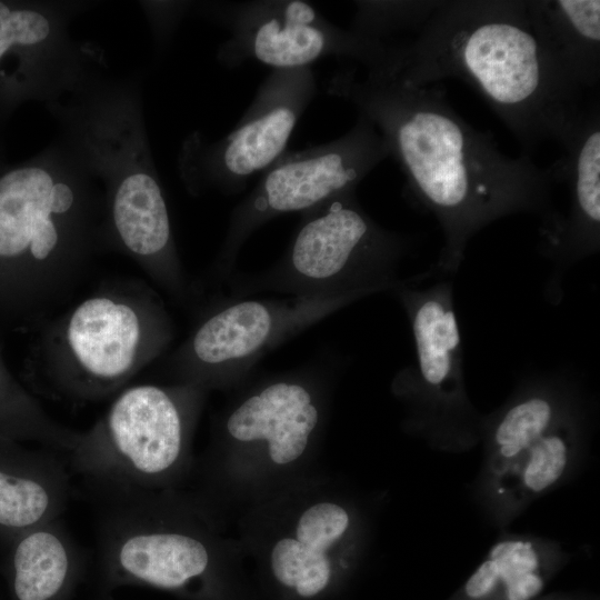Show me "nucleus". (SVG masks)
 I'll list each match as a JSON object with an SVG mask.
<instances>
[{
	"label": "nucleus",
	"mask_w": 600,
	"mask_h": 600,
	"mask_svg": "<svg viewBox=\"0 0 600 600\" xmlns=\"http://www.w3.org/2000/svg\"><path fill=\"white\" fill-rule=\"evenodd\" d=\"M329 93L346 99L382 134L404 176V192L438 221L443 244L430 270L453 278L470 239L516 213L551 214L554 180L522 153H502L493 137L469 124L438 88L416 86L391 66L337 73Z\"/></svg>",
	"instance_id": "f257e3e1"
},
{
	"label": "nucleus",
	"mask_w": 600,
	"mask_h": 600,
	"mask_svg": "<svg viewBox=\"0 0 600 600\" xmlns=\"http://www.w3.org/2000/svg\"><path fill=\"white\" fill-rule=\"evenodd\" d=\"M392 58L391 67L412 84L468 83L529 156L547 140L563 148L587 111L582 91L536 36L528 1H440L414 40L393 44Z\"/></svg>",
	"instance_id": "f03ea898"
},
{
	"label": "nucleus",
	"mask_w": 600,
	"mask_h": 600,
	"mask_svg": "<svg viewBox=\"0 0 600 600\" xmlns=\"http://www.w3.org/2000/svg\"><path fill=\"white\" fill-rule=\"evenodd\" d=\"M140 71L116 76L106 61L92 66L62 99L46 104L58 137L79 157L103 191V250L134 261L181 303L196 299L177 249L142 107Z\"/></svg>",
	"instance_id": "7ed1b4c3"
},
{
	"label": "nucleus",
	"mask_w": 600,
	"mask_h": 600,
	"mask_svg": "<svg viewBox=\"0 0 600 600\" xmlns=\"http://www.w3.org/2000/svg\"><path fill=\"white\" fill-rule=\"evenodd\" d=\"M101 186L56 137L0 174V319L42 324L103 250Z\"/></svg>",
	"instance_id": "20e7f679"
},
{
	"label": "nucleus",
	"mask_w": 600,
	"mask_h": 600,
	"mask_svg": "<svg viewBox=\"0 0 600 600\" xmlns=\"http://www.w3.org/2000/svg\"><path fill=\"white\" fill-rule=\"evenodd\" d=\"M173 337L160 293L141 279L120 278L42 323L28 371L52 396L98 401L123 390L166 353Z\"/></svg>",
	"instance_id": "39448f33"
},
{
	"label": "nucleus",
	"mask_w": 600,
	"mask_h": 600,
	"mask_svg": "<svg viewBox=\"0 0 600 600\" xmlns=\"http://www.w3.org/2000/svg\"><path fill=\"white\" fill-rule=\"evenodd\" d=\"M412 244L410 237L380 226L351 191L303 212L289 247L273 266L228 280L239 296L273 291L358 301L392 292L402 282L399 267Z\"/></svg>",
	"instance_id": "423d86ee"
},
{
	"label": "nucleus",
	"mask_w": 600,
	"mask_h": 600,
	"mask_svg": "<svg viewBox=\"0 0 600 600\" xmlns=\"http://www.w3.org/2000/svg\"><path fill=\"white\" fill-rule=\"evenodd\" d=\"M204 389L189 383L121 390L69 456L93 492L156 491L180 469Z\"/></svg>",
	"instance_id": "0eeeda50"
},
{
	"label": "nucleus",
	"mask_w": 600,
	"mask_h": 600,
	"mask_svg": "<svg viewBox=\"0 0 600 600\" xmlns=\"http://www.w3.org/2000/svg\"><path fill=\"white\" fill-rule=\"evenodd\" d=\"M392 292L413 339L414 360L394 379V389L411 407L413 424L437 443L476 441L482 416L467 393L453 278L428 270L403 279Z\"/></svg>",
	"instance_id": "6e6552de"
},
{
	"label": "nucleus",
	"mask_w": 600,
	"mask_h": 600,
	"mask_svg": "<svg viewBox=\"0 0 600 600\" xmlns=\"http://www.w3.org/2000/svg\"><path fill=\"white\" fill-rule=\"evenodd\" d=\"M100 500L98 551L110 584H146L203 596L213 571L212 548L177 517L163 494L147 490L94 492Z\"/></svg>",
	"instance_id": "1a4fd4ad"
},
{
	"label": "nucleus",
	"mask_w": 600,
	"mask_h": 600,
	"mask_svg": "<svg viewBox=\"0 0 600 600\" xmlns=\"http://www.w3.org/2000/svg\"><path fill=\"white\" fill-rule=\"evenodd\" d=\"M382 134L364 116L343 136L320 146L283 153L262 172L256 188L232 210L211 271L227 280L247 239L269 220L307 212L358 184L384 159Z\"/></svg>",
	"instance_id": "9d476101"
},
{
	"label": "nucleus",
	"mask_w": 600,
	"mask_h": 600,
	"mask_svg": "<svg viewBox=\"0 0 600 600\" xmlns=\"http://www.w3.org/2000/svg\"><path fill=\"white\" fill-rule=\"evenodd\" d=\"M316 92L310 67L272 70L230 133L208 141L194 131L182 141L177 168L187 191L192 196L241 192L252 176L286 152Z\"/></svg>",
	"instance_id": "9b49d317"
},
{
	"label": "nucleus",
	"mask_w": 600,
	"mask_h": 600,
	"mask_svg": "<svg viewBox=\"0 0 600 600\" xmlns=\"http://www.w3.org/2000/svg\"><path fill=\"white\" fill-rule=\"evenodd\" d=\"M349 297L231 301L204 314L164 363L178 383L207 389L247 373L267 352L344 308Z\"/></svg>",
	"instance_id": "f8f14e48"
},
{
	"label": "nucleus",
	"mask_w": 600,
	"mask_h": 600,
	"mask_svg": "<svg viewBox=\"0 0 600 600\" xmlns=\"http://www.w3.org/2000/svg\"><path fill=\"white\" fill-rule=\"evenodd\" d=\"M193 8L227 29L217 59L228 68L253 60L272 70L296 69L336 57L372 69L390 58V44L336 26L306 1L193 2Z\"/></svg>",
	"instance_id": "ddd939ff"
},
{
	"label": "nucleus",
	"mask_w": 600,
	"mask_h": 600,
	"mask_svg": "<svg viewBox=\"0 0 600 600\" xmlns=\"http://www.w3.org/2000/svg\"><path fill=\"white\" fill-rule=\"evenodd\" d=\"M97 1L48 0L12 6L0 1V63L20 61L22 90L44 104L68 96L86 72L106 60L93 42H78L72 20Z\"/></svg>",
	"instance_id": "4468645a"
},
{
	"label": "nucleus",
	"mask_w": 600,
	"mask_h": 600,
	"mask_svg": "<svg viewBox=\"0 0 600 600\" xmlns=\"http://www.w3.org/2000/svg\"><path fill=\"white\" fill-rule=\"evenodd\" d=\"M564 154L550 166L554 182H566V214L551 213L540 229L541 253L553 263L548 293L562 274L600 248V110L593 102L563 147Z\"/></svg>",
	"instance_id": "2eb2a0df"
},
{
	"label": "nucleus",
	"mask_w": 600,
	"mask_h": 600,
	"mask_svg": "<svg viewBox=\"0 0 600 600\" xmlns=\"http://www.w3.org/2000/svg\"><path fill=\"white\" fill-rule=\"evenodd\" d=\"M578 379L569 370L532 373L520 380L504 406L482 417L486 477L499 478L530 447L574 412L584 408Z\"/></svg>",
	"instance_id": "dca6fc26"
},
{
	"label": "nucleus",
	"mask_w": 600,
	"mask_h": 600,
	"mask_svg": "<svg viewBox=\"0 0 600 600\" xmlns=\"http://www.w3.org/2000/svg\"><path fill=\"white\" fill-rule=\"evenodd\" d=\"M301 378L274 379L246 397L228 414L224 430L240 443L266 442L277 464L296 461L316 431L320 412Z\"/></svg>",
	"instance_id": "f3484780"
},
{
	"label": "nucleus",
	"mask_w": 600,
	"mask_h": 600,
	"mask_svg": "<svg viewBox=\"0 0 600 600\" xmlns=\"http://www.w3.org/2000/svg\"><path fill=\"white\" fill-rule=\"evenodd\" d=\"M66 463L51 449L0 438V541L58 520L69 498Z\"/></svg>",
	"instance_id": "a211bd4d"
},
{
	"label": "nucleus",
	"mask_w": 600,
	"mask_h": 600,
	"mask_svg": "<svg viewBox=\"0 0 600 600\" xmlns=\"http://www.w3.org/2000/svg\"><path fill=\"white\" fill-rule=\"evenodd\" d=\"M528 12L539 41L579 90L600 80V1L534 0Z\"/></svg>",
	"instance_id": "6ab92c4d"
},
{
	"label": "nucleus",
	"mask_w": 600,
	"mask_h": 600,
	"mask_svg": "<svg viewBox=\"0 0 600 600\" xmlns=\"http://www.w3.org/2000/svg\"><path fill=\"white\" fill-rule=\"evenodd\" d=\"M16 600H67L82 556L61 521L34 528L8 543Z\"/></svg>",
	"instance_id": "aec40b11"
},
{
	"label": "nucleus",
	"mask_w": 600,
	"mask_h": 600,
	"mask_svg": "<svg viewBox=\"0 0 600 600\" xmlns=\"http://www.w3.org/2000/svg\"><path fill=\"white\" fill-rule=\"evenodd\" d=\"M586 407L540 438L499 478L489 483L496 498L524 504L560 481L586 437Z\"/></svg>",
	"instance_id": "412c9836"
},
{
	"label": "nucleus",
	"mask_w": 600,
	"mask_h": 600,
	"mask_svg": "<svg viewBox=\"0 0 600 600\" xmlns=\"http://www.w3.org/2000/svg\"><path fill=\"white\" fill-rule=\"evenodd\" d=\"M80 431L54 421L40 402L12 376L0 351V438L31 441L69 454Z\"/></svg>",
	"instance_id": "4be33fe9"
},
{
	"label": "nucleus",
	"mask_w": 600,
	"mask_h": 600,
	"mask_svg": "<svg viewBox=\"0 0 600 600\" xmlns=\"http://www.w3.org/2000/svg\"><path fill=\"white\" fill-rule=\"evenodd\" d=\"M438 0L356 1L350 30L354 33L384 42L403 31L419 32L438 8Z\"/></svg>",
	"instance_id": "5701e85b"
},
{
	"label": "nucleus",
	"mask_w": 600,
	"mask_h": 600,
	"mask_svg": "<svg viewBox=\"0 0 600 600\" xmlns=\"http://www.w3.org/2000/svg\"><path fill=\"white\" fill-rule=\"evenodd\" d=\"M348 512L333 502H319L307 508L296 526V538L316 550L328 552L347 532Z\"/></svg>",
	"instance_id": "b1692460"
},
{
	"label": "nucleus",
	"mask_w": 600,
	"mask_h": 600,
	"mask_svg": "<svg viewBox=\"0 0 600 600\" xmlns=\"http://www.w3.org/2000/svg\"><path fill=\"white\" fill-rule=\"evenodd\" d=\"M153 36L154 51L161 56L183 17L192 9L191 1H139Z\"/></svg>",
	"instance_id": "393cba45"
},
{
	"label": "nucleus",
	"mask_w": 600,
	"mask_h": 600,
	"mask_svg": "<svg viewBox=\"0 0 600 600\" xmlns=\"http://www.w3.org/2000/svg\"><path fill=\"white\" fill-rule=\"evenodd\" d=\"M502 586L506 597V584L502 581L494 558L488 553L483 562L478 567L464 586V593L472 600L488 597L496 588Z\"/></svg>",
	"instance_id": "a878e982"
}]
</instances>
